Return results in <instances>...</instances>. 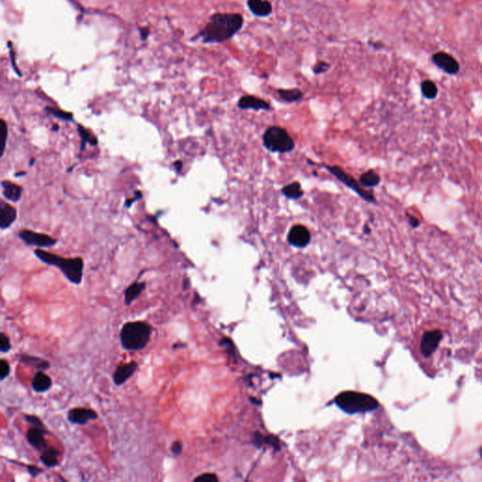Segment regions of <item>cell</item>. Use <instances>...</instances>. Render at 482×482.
<instances>
[{
    "instance_id": "cell-17",
    "label": "cell",
    "mask_w": 482,
    "mask_h": 482,
    "mask_svg": "<svg viewBox=\"0 0 482 482\" xmlns=\"http://www.w3.org/2000/svg\"><path fill=\"white\" fill-rule=\"evenodd\" d=\"M52 379L46 371H37L31 381V387L38 394H45L52 388Z\"/></svg>"
},
{
    "instance_id": "cell-31",
    "label": "cell",
    "mask_w": 482,
    "mask_h": 482,
    "mask_svg": "<svg viewBox=\"0 0 482 482\" xmlns=\"http://www.w3.org/2000/svg\"><path fill=\"white\" fill-rule=\"evenodd\" d=\"M11 374V366L5 359L0 360V380L4 381Z\"/></svg>"
},
{
    "instance_id": "cell-18",
    "label": "cell",
    "mask_w": 482,
    "mask_h": 482,
    "mask_svg": "<svg viewBox=\"0 0 482 482\" xmlns=\"http://www.w3.org/2000/svg\"><path fill=\"white\" fill-rule=\"evenodd\" d=\"M19 362L22 363L24 365H27V366L35 368L38 371H47L51 367V365L48 361L45 360V359H43L41 357H38V356L26 354V353L20 354Z\"/></svg>"
},
{
    "instance_id": "cell-15",
    "label": "cell",
    "mask_w": 482,
    "mask_h": 482,
    "mask_svg": "<svg viewBox=\"0 0 482 482\" xmlns=\"http://www.w3.org/2000/svg\"><path fill=\"white\" fill-rule=\"evenodd\" d=\"M17 211L11 205L10 203H6L4 200L0 202V228L1 230H5L7 228L11 227L12 223L16 220Z\"/></svg>"
},
{
    "instance_id": "cell-8",
    "label": "cell",
    "mask_w": 482,
    "mask_h": 482,
    "mask_svg": "<svg viewBox=\"0 0 482 482\" xmlns=\"http://www.w3.org/2000/svg\"><path fill=\"white\" fill-rule=\"evenodd\" d=\"M444 334L441 330L425 331L420 341V351L425 358H430L435 352Z\"/></svg>"
},
{
    "instance_id": "cell-21",
    "label": "cell",
    "mask_w": 482,
    "mask_h": 482,
    "mask_svg": "<svg viewBox=\"0 0 482 482\" xmlns=\"http://www.w3.org/2000/svg\"><path fill=\"white\" fill-rule=\"evenodd\" d=\"M146 288L145 282H134L133 284L129 285L124 290V304L127 306H130L135 300H137L140 294Z\"/></svg>"
},
{
    "instance_id": "cell-11",
    "label": "cell",
    "mask_w": 482,
    "mask_h": 482,
    "mask_svg": "<svg viewBox=\"0 0 482 482\" xmlns=\"http://www.w3.org/2000/svg\"><path fill=\"white\" fill-rule=\"evenodd\" d=\"M48 433L46 427L40 426H30L27 430L26 438L29 445L38 451H44L49 445H47L46 435Z\"/></svg>"
},
{
    "instance_id": "cell-27",
    "label": "cell",
    "mask_w": 482,
    "mask_h": 482,
    "mask_svg": "<svg viewBox=\"0 0 482 482\" xmlns=\"http://www.w3.org/2000/svg\"><path fill=\"white\" fill-rule=\"evenodd\" d=\"M46 111L51 114L52 116L55 117V118H58L59 120L61 121H65V122H73L74 121V115L71 113V112H67V111H62V110H58V109H55V108H51V107H47L46 108Z\"/></svg>"
},
{
    "instance_id": "cell-5",
    "label": "cell",
    "mask_w": 482,
    "mask_h": 482,
    "mask_svg": "<svg viewBox=\"0 0 482 482\" xmlns=\"http://www.w3.org/2000/svg\"><path fill=\"white\" fill-rule=\"evenodd\" d=\"M263 144L268 151L285 154L291 152L295 143L285 128L269 127L263 135Z\"/></svg>"
},
{
    "instance_id": "cell-4",
    "label": "cell",
    "mask_w": 482,
    "mask_h": 482,
    "mask_svg": "<svg viewBox=\"0 0 482 482\" xmlns=\"http://www.w3.org/2000/svg\"><path fill=\"white\" fill-rule=\"evenodd\" d=\"M334 402L339 409L349 414L373 412L379 408L375 397L361 392L345 391L337 395Z\"/></svg>"
},
{
    "instance_id": "cell-30",
    "label": "cell",
    "mask_w": 482,
    "mask_h": 482,
    "mask_svg": "<svg viewBox=\"0 0 482 482\" xmlns=\"http://www.w3.org/2000/svg\"><path fill=\"white\" fill-rule=\"evenodd\" d=\"M23 418L28 424L30 426H40V427H46L43 420H41L38 415L35 414H29V413H24Z\"/></svg>"
},
{
    "instance_id": "cell-1",
    "label": "cell",
    "mask_w": 482,
    "mask_h": 482,
    "mask_svg": "<svg viewBox=\"0 0 482 482\" xmlns=\"http://www.w3.org/2000/svg\"><path fill=\"white\" fill-rule=\"evenodd\" d=\"M244 26L243 16L238 12H216L193 40L203 44H222L230 41Z\"/></svg>"
},
{
    "instance_id": "cell-34",
    "label": "cell",
    "mask_w": 482,
    "mask_h": 482,
    "mask_svg": "<svg viewBox=\"0 0 482 482\" xmlns=\"http://www.w3.org/2000/svg\"><path fill=\"white\" fill-rule=\"evenodd\" d=\"M195 482H218L219 478L213 473H204L194 478Z\"/></svg>"
},
{
    "instance_id": "cell-24",
    "label": "cell",
    "mask_w": 482,
    "mask_h": 482,
    "mask_svg": "<svg viewBox=\"0 0 482 482\" xmlns=\"http://www.w3.org/2000/svg\"><path fill=\"white\" fill-rule=\"evenodd\" d=\"M359 182L363 186L375 187L381 183V176L375 171L369 170L361 175Z\"/></svg>"
},
{
    "instance_id": "cell-40",
    "label": "cell",
    "mask_w": 482,
    "mask_h": 482,
    "mask_svg": "<svg viewBox=\"0 0 482 482\" xmlns=\"http://www.w3.org/2000/svg\"><path fill=\"white\" fill-rule=\"evenodd\" d=\"M140 33H141V38H142V39H146V37L149 35V30H148V29H141V30H140Z\"/></svg>"
},
{
    "instance_id": "cell-35",
    "label": "cell",
    "mask_w": 482,
    "mask_h": 482,
    "mask_svg": "<svg viewBox=\"0 0 482 482\" xmlns=\"http://www.w3.org/2000/svg\"><path fill=\"white\" fill-rule=\"evenodd\" d=\"M24 466L26 467L27 472L29 473V476H31L32 478H35V477L40 476L41 474L45 472L44 469H41L40 467H37L36 465H24Z\"/></svg>"
},
{
    "instance_id": "cell-2",
    "label": "cell",
    "mask_w": 482,
    "mask_h": 482,
    "mask_svg": "<svg viewBox=\"0 0 482 482\" xmlns=\"http://www.w3.org/2000/svg\"><path fill=\"white\" fill-rule=\"evenodd\" d=\"M153 327L143 320L125 322L120 331V343L127 351H140L145 349L151 340Z\"/></svg>"
},
{
    "instance_id": "cell-25",
    "label": "cell",
    "mask_w": 482,
    "mask_h": 482,
    "mask_svg": "<svg viewBox=\"0 0 482 482\" xmlns=\"http://www.w3.org/2000/svg\"><path fill=\"white\" fill-rule=\"evenodd\" d=\"M77 132L79 134L81 138V151L85 149L86 143H90L91 145L96 146L98 144V140L97 138L91 133L87 128H84L81 124H77Z\"/></svg>"
},
{
    "instance_id": "cell-20",
    "label": "cell",
    "mask_w": 482,
    "mask_h": 482,
    "mask_svg": "<svg viewBox=\"0 0 482 482\" xmlns=\"http://www.w3.org/2000/svg\"><path fill=\"white\" fill-rule=\"evenodd\" d=\"M59 455H60V452L58 448L52 446H48L44 451H41L39 459L41 464L47 468H55L59 465V460H58Z\"/></svg>"
},
{
    "instance_id": "cell-42",
    "label": "cell",
    "mask_w": 482,
    "mask_h": 482,
    "mask_svg": "<svg viewBox=\"0 0 482 482\" xmlns=\"http://www.w3.org/2000/svg\"><path fill=\"white\" fill-rule=\"evenodd\" d=\"M479 455H480V458H481L482 459V447L479 449Z\"/></svg>"
},
{
    "instance_id": "cell-29",
    "label": "cell",
    "mask_w": 482,
    "mask_h": 482,
    "mask_svg": "<svg viewBox=\"0 0 482 482\" xmlns=\"http://www.w3.org/2000/svg\"><path fill=\"white\" fill-rule=\"evenodd\" d=\"M0 136L2 139V151H1V157H3L5 148H6L7 140H8V125L4 120H1V125H0Z\"/></svg>"
},
{
    "instance_id": "cell-28",
    "label": "cell",
    "mask_w": 482,
    "mask_h": 482,
    "mask_svg": "<svg viewBox=\"0 0 482 482\" xmlns=\"http://www.w3.org/2000/svg\"><path fill=\"white\" fill-rule=\"evenodd\" d=\"M12 349V343L10 337L7 336L4 331L0 333V352L1 353H8Z\"/></svg>"
},
{
    "instance_id": "cell-32",
    "label": "cell",
    "mask_w": 482,
    "mask_h": 482,
    "mask_svg": "<svg viewBox=\"0 0 482 482\" xmlns=\"http://www.w3.org/2000/svg\"><path fill=\"white\" fill-rule=\"evenodd\" d=\"M330 67H331V64L329 62L324 60H320L313 66V72L315 75H321L329 70Z\"/></svg>"
},
{
    "instance_id": "cell-14",
    "label": "cell",
    "mask_w": 482,
    "mask_h": 482,
    "mask_svg": "<svg viewBox=\"0 0 482 482\" xmlns=\"http://www.w3.org/2000/svg\"><path fill=\"white\" fill-rule=\"evenodd\" d=\"M238 107L240 110L253 111H270L271 107L267 101L254 95H244L238 100Z\"/></svg>"
},
{
    "instance_id": "cell-38",
    "label": "cell",
    "mask_w": 482,
    "mask_h": 482,
    "mask_svg": "<svg viewBox=\"0 0 482 482\" xmlns=\"http://www.w3.org/2000/svg\"><path fill=\"white\" fill-rule=\"evenodd\" d=\"M174 166H175V170L177 173H180L181 170L183 168V162L181 160H177L174 163Z\"/></svg>"
},
{
    "instance_id": "cell-13",
    "label": "cell",
    "mask_w": 482,
    "mask_h": 482,
    "mask_svg": "<svg viewBox=\"0 0 482 482\" xmlns=\"http://www.w3.org/2000/svg\"><path fill=\"white\" fill-rule=\"evenodd\" d=\"M288 243L296 248H304L311 241V234L307 228L302 224H297L291 228L287 235Z\"/></svg>"
},
{
    "instance_id": "cell-33",
    "label": "cell",
    "mask_w": 482,
    "mask_h": 482,
    "mask_svg": "<svg viewBox=\"0 0 482 482\" xmlns=\"http://www.w3.org/2000/svg\"><path fill=\"white\" fill-rule=\"evenodd\" d=\"M183 449H184V446H183V443L180 440L173 442V444L171 445V447H170L171 453L175 457L181 456V454L183 453Z\"/></svg>"
},
{
    "instance_id": "cell-39",
    "label": "cell",
    "mask_w": 482,
    "mask_h": 482,
    "mask_svg": "<svg viewBox=\"0 0 482 482\" xmlns=\"http://www.w3.org/2000/svg\"><path fill=\"white\" fill-rule=\"evenodd\" d=\"M187 288H190V280L186 278L183 281V290H186Z\"/></svg>"
},
{
    "instance_id": "cell-26",
    "label": "cell",
    "mask_w": 482,
    "mask_h": 482,
    "mask_svg": "<svg viewBox=\"0 0 482 482\" xmlns=\"http://www.w3.org/2000/svg\"><path fill=\"white\" fill-rule=\"evenodd\" d=\"M421 93L425 98L434 100L438 95V88L434 82L427 79L421 83Z\"/></svg>"
},
{
    "instance_id": "cell-23",
    "label": "cell",
    "mask_w": 482,
    "mask_h": 482,
    "mask_svg": "<svg viewBox=\"0 0 482 482\" xmlns=\"http://www.w3.org/2000/svg\"><path fill=\"white\" fill-rule=\"evenodd\" d=\"M282 193L285 195V197L292 199V200H298L304 195L302 186L299 182H293L284 186L282 188Z\"/></svg>"
},
{
    "instance_id": "cell-12",
    "label": "cell",
    "mask_w": 482,
    "mask_h": 482,
    "mask_svg": "<svg viewBox=\"0 0 482 482\" xmlns=\"http://www.w3.org/2000/svg\"><path fill=\"white\" fill-rule=\"evenodd\" d=\"M139 369V363L131 361L129 363L120 364L112 374V381L116 386H122L133 377L134 374Z\"/></svg>"
},
{
    "instance_id": "cell-16",
    "label": "cell",
    "mask_w": 482,
    "mask_h": 482,
    "mask_svg": "<svg viewBox=\"0 0 482 482\" xmlns=\"http://www.w3.org/2000/svg\"><path fill=\"white\" fill-rule=\"evenodd\" d=\"M247 5L256 17H267L273 12V5L268 0H247Z\"/></svg>"
},
{
    "instance_id": "cell-36",
    "label": "cell",
    "mask_w": 482,
    "mask_h": 482,
    "mask_svg": "<svg viewBox=\"0 0 482 482\" xmlns=\"http://www.w3.org/2000/svg\"><path fill=\"white\" fill-rule=\"evenodd\" d=\"M406 216H407V218H408V221H409V223H410V225H411V226H412V228H414V229H416V228H418V227L420 226V225H421V222H420V220H419L417 217H415V216L412 215V214H410V213H406Z\"/></svg>"
},
{
    "instance_id": "cell-10",
    "label": "cell",
    "mask_w": 482,
    "mask_h": 482,
    "mask_svg": "<svg viewBox=\"0 0 482 482\" xmlns=\"http://www.w3.org/2000/svg\"><path fill=\"white\" fill-rule=\"evenodd\" d=\"M99 414L96 411L90 408H83V407H76L72 408L68 411L67 419L71 424L78 425V426H85L91 421L97 420Z\"/></svg>"
},
{
    "instance_id": "cell-43",
    "label": "cell",
    "mask_w": 482,
    "mask_h": 482,
    "mask_svg": "<svg viewBox=\"0 0 482 482\" xmlns=\"http://www.w3.org/2000/svg\"><path fill=\"white\" fill-rule=\"evenodd\" d=\"M25 175V173H20V174H16V175Z\"/></svg>"
},
{
    "instance_id": "cell-6",
    "label": "cell",
    "mask_w": 482,
    "mask_h": 482,
    "mask_svg": "<svg viewBox=\"0 0 482 482\" xmlns=\"http://www.w3.org/2000/svg\"><path fill=\"white\" fill-rule=\"evenodd\" d=\"M325 168L331 173V175H334L338 180L341 181L346 186H349V188L354 191L362 199H364L365 201L369 203H377L375 196L372 194L371 192L365 191L361 186L362 185L360 182L354 179V177H352L351 175H348L346 172L343 171L342 169L337 166H325Z\"/></svg>"
},
{
    "instance_id": "cell-37",
    "label": "cell",
    "mask_w": 482,
    "mask_h": 482,
    "mask_svg": "<svg viewBox=\"0 0 482 482\" xmlns=\"http://www.w3.org/2000/svg\"><path fill=\"white\" fill-rule=\"evenodd\" d=\"M141 197H142V193H141V192H136V194H135V197L127 200V202H125V207L129 208V207H130L132 204H133V203H135L136 201H138L139 199H141Z\"/></svg>"
},
{
    "instance_id": "cell-9",
    "label": "cell",
    "mask_w": 482,
    "mask_h": 482,
    "mask_svg": "<svg viewBox=\"0 0 482 482\" xmlns=\"http://www.w3.org/2000/svg\"><path fill=\"white\" fill-rule=\"evenodd\" d=\"M432 62L435 64L436 66L444 71L447 75L450 76H455L459 72V64L453 56L449 55L448 53L440 52L435 53L431 57Z\"/></svg>"
},
{
    "instance_id": "cell-19",
    "label": "cell",
    "mask_w": 482,
    "mask_h": 482,
    "mask_svg": "<svg viewBox=\"0 0 482 482\" xmlns=\"http://www.w3.org/2000/svg\"><path fill=\"white\" fill-rule=\"evenodd\" d=\"M2 194L7 200L12 202H18L22 197V186L13 183L12 181L4 180L1 183Z\"/></svg>"
},
{
    "instance_id": "cell-41",
    "label": "cell",
    "mask_w": 482,
    "mask_h": 482,
    "mask_svg": "<svg viewBox=\"0 0 482 482\" xmlns=\"http://www.w3.org/2000/svg\"><path fill=\"white\" fill-rule=\"evenodd\" d=\"M364 232H365V234H367V235H369V234L371 233V231H370V228H369V227L366 225V226H365V230H364Z\"/></svg>"
},
{
    "instance_id": "cell-22",
    "label": "cell",
    "mask_w": 482,
    "mask_h": 482,
    "mask_svg": "<svg viewBox=\"0 0 482 482\" xmlns=\"http://www.w3.org/2000/svg\"><path fill=\"white\" fill-rule=\"evenodd\" d=\"M277 93L280 98L286 103H294L303 98V93L299 89H290V90L279 89Z\"/></svg>"
},
{
    "instance_id": "cell-3",
    "label": "cell",
    "mask_w": 482,
    "mask_h": 482,
    "mask_svg": "<svg viewBox=\"0 0 482 482\" xmlns=\"http://www.w3.org/2000/svg\"><path fill=\"white\" fill-rule=\"evenodd\" d=\"M34 254L43 263L58 267L65 278L72 284L76 285L81 284L84 270V261L81 257L64 258L41 249H36Z\"/></svg>"
},
{
    "instance_id": "cell-7",
    "label": "cell",
    "mask_w": 482,
    "mask_h": 482,
    "mask_svg": "<svg viewBox=\"0 0 482 482\" xmlns=\"http://www.w3.org/2000/svg\"><path fill=\"white\" fill-rule=\"evenodd\" d=\"M18 237L23 240L26 244L30 246H37L39 248H50L55 246L58 242L56 238H52L46 234L34 232L31 230H21L18 233Z\"/></svg>"
}]
</instances>
